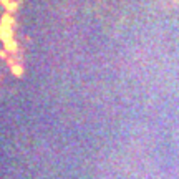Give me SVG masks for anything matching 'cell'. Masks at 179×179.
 Wrapping results in <instances>:
<instances>
[{"instance_id": "cell-1", "label": "cell", "mask_w": 179, "mask_h": 179, "mask_svg": "<svg viewBox=\"0 0 179 179\" xmlns=\"http://www.w3.org/2000/svg\"><path fill=\"white\" fill-rule=\"evenodd\" d=\"M5 47L9 48L10 51H15V50H17V43H15V42H12V40H9V42H5Z\"/></svg>"}, {"instance_id": "cell-2", "label": "cell", "mask_w": 179, "mask_h": 179, "mask_svg": "<svg viewBox=\"0 0 179 179\" xmlns=\"http://www.w3.org/2000/svg\"><path fill=\"white\" fill-rule=\"evenodd\" d=\"M12 71H13V75L22 76V67H20V65H13V67H12Z\"/></svg>"}]
</instances>
